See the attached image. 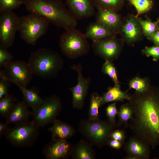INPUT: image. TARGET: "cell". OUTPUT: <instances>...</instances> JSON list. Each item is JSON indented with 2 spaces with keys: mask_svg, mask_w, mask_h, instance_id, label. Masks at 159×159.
<instances>
[{
  "mask_svg": "<svg viewBox=\"0 0 159 159\" xmlns=\"http://www.w3.org/2000/svg\"><path fill=\"white\" fill-rule=\"evenodd\" d=\"M124 41L116 36L100 41H92V47L96 54L105 61L112 62L117 58Z\"/></svg>",
  "mask_w": 159,
  "mask_h": 159,
  "instance_id": "obj_11",
  "label": "cell"
},
{
  "mask_svg": "<svg viewBox=\"0 0 159 159\" xmlns=\"http://www.w3.org/2000/svg\"><path fill=\"white\" fill-rule=\"evenodd\" d=\"M133 5L139 15L147 12L153 8V3L152 0H126Z\"/></svg>",
  "mask_w": 159,
  "mask_h": 159,
  "instance_id": "obj_29",
  "label": "cell"
},
{
  "mask_svg": "<svg viewBox=\"0 0 159 159\" xmlns=\"http://www.w3.org/2000/svg\"><path fill=\"white\" fill-rule=\"evenodd\" d=\"M0 98L8 94L10 82L4 77L0 78Z\"/></svg>",
  "mask_w": 159,
  "mask_h": 159,
  "instance_id": "obj_36",
  "label": "cell"
},
{
  "mask_svg": "<svg viewBox=\"0 0 159 159\" xmlns=\"http://www.w3.org/2000/svg\"><path fill=\"white\" fill-rule=\"evenodd\" d=\"M84 34L87 39L96 41L116 36L111 30L97 21L89 24Z\"/></svg>",
  "mask_w": 159,
  "mask_h": 159,
  "instance_id": "obj_19",
  "label": "cell"
},
{
  "mask_svg": "<svg viewBox=\"0 0 159 159\" xmlns=\"http://www.w3.org/2000/svg\"><path fill=\"white\" fill-rule=\"evenodd\" d=\"M141 25L143 34L148 39L156 31L159 29L157 21H153L148 17L145 19L138 17Z\"/></svg>",
  "mask_w": 159,
  "mask_h": 159,
  "instance_id": "obj_28",
  "label": "cell"
},
{
  "mask_svg": "<svg viewBox=\"0 0 159 159\" xmlns=\"http://www.w3.org/2000/svg\"><path fill=\"white\" fill-rule=\"evenodd\" d=\"M73 146L67 140L52 139L44 147L42 153L47 159H65L70 156Z\"/></svg>",
  "mask_w": 159,
  "mask_h": 159,
  "instance_id": "obj_14",
  "label": "cell"
},
{
  "mask_svg": "<svg viewBox=\"0 0 159 159\" xmlns=\"http://www.w3.org/2000/svg\"><path fill=\"white\" fill-rule=\"evenodd\" d=\"M110 138L125 143L126 138L125 131L123 130H114L110 135Z\"/></svg>",
  "mask_w": 159,
  "mask_h": 159,
  "instance_id": "obj_37",
  "label": "cell"
},
{
  "mask_svg": "<svg viewBox=\"0 0 159 159\" xmlns=\"http://www.w3.org/2000/svg\"><path fill=\"white\" fill-rule=\"evenodd\" d=\"M59 45L62 53L71 59L87 54L90 48L84 34L75 28L66 30L61 35Z\"/></svg>",
  "mask_w": 159,
  "mask_h": 159,
  "instance_id": "obj_5",
  "label": "cell"
},
{
  "mask_svg": "<svg viewBox=\"0 0 159 159\" xmlns=\"http://www.w3.org/2000/svg\"><path fill=\"white\" fill-rule=\"evenodd\" d=\"M62 107L60 98L52 95L44 99L39 107L32 110V120L40 127H44L56 119Z\"/></svg>",
  "mask_w": 159,
  "mask_h": 159,
  "instance_id": "obj_8",
  "label": "cell"
},
{
  "mask_svg": "<svg viewBox=\"0 0 159 159\" xmlns=\"http://www.w3.org/2000/svg\"><path fill=\"white\" fill-rule=\"evenodd\" d=\"M13 56L7 48L0 47V68H4L13 61Z\"/></svg>",
  "mask_w": 159,
  "mask_h": 159,
  "instance_id": "obj_33",
  "label": "cell"
},
{
  "mask_svg": "<svg viewBox=\"0 0 159 159\" xmlns=\"http://www.w3.org/2000/svg\"><path fill=\"white\" fill-rule=\"evenodd\" d=\"M155 45L159 46V29L155 32L149 39Z\"/></svg>",
  "mask_w": 159,
  "mask_h": 159,
  "instance_id": "obj_40",
  "label": "cell"
},
{
  "mask_svg": "<svg viewBox=\"0 0 159 159\" xmlns=\"http://www.w3.org/2000/svg\"><path fill=\"white\" fill-rule=\"evenodd\" d=\"M115 127L108 120L88 118L81 120L79 130L90 144L102 148L107 145Z\"/></svg>",
  "mask_w": 159,
  "mask_h": 159,
  "instance_id": "obj_4",
  "label": "cell"
},
{
  "mask_svg": "<svg viewBox=\"0 0 159 159\" xmlns=\"http://www.w3.org/2000/svg\"><path fill=\"white\" fill-rule=\"evenodd\" d=\"M92 145L83 139L73 146L70 156L74 159H94L95 154Z\"/></svg>",
  "mask_w": 159,
  "mask_h": 159,
  "instance_id": "obj_21",
  "label": "cell"
},
{
  "mask_svg": "<svg viewBox=\"0 0 159 159\" xmlns=\"http://www.w3.org/2000/svg\"><path fill=\"white\" fill-rule=\"evenodd\" d=\"M17 86L21 91L24 101L32 110L39 107L42 104L43 99L40 96L37 90L34 87L27 89L19 85Z\"/></svg>",
  "mask_w": 159,
  "mask_h": 159,
  "instance_id": "obj_22",
  "label": "cell"
},
{
  "mask_svg": "<svg viewBox=\"0 0 159 159\" xmlns=\"http://www.w3.org/2000/svg\"><path fill=\"white\" fill-rule=\"evenodd\" d=\"M28 107L24 101L16 102L5 117V122L8 125H16L29 121V117L32 116V112L30 111Z\"/></svg>",
  "mask_w": 159,
  "mask_h": 159,
  "instance_id": "obj_18",
  "label": "cell"
},
{
  "mask_svg": "<svg viewBox=\"0 0 159 159\" xmlns=\"http://www.w3.org/2000/svg\"><path fill=\"white\" fill-rule=\"evenodd\" d=\"M124 145L127 155L134 156L137 159H149L150 158L151 147L135 135L131 137Z\"/></svg>",
  "mask_w": 159,
  "mask_h": 159,
  "instance_id": "obj_16",
  "label": "cell"
},
{
  "mask_svg": "<svg viewBox=\"0 0 159 159\" xmlns=\"http://www.w3.org/2000/svg\"><path fill=\"white\" fill-rule=\"evenodd\" d=\"M9 125L5 122H0V138L3 135H5L9 130L10 127Z\"/></svg>",
  "mask_w": 159,
  "mask_h": 159,
  "instance_id": "obj_39",
  "label": "cell"
},
{
  "mask_svg": "<svg viewBox=\"0 0 159 159\" xmlns=\"http://www.w3.org/2000/svg\"><path fill=\"white\" fill-rule=\"evenodd\" d=\"M142 53L147 57L151 56L153 60L157 61L159 59V46L145 47L142 50Z\"/></svg>",
  "mask_w": 159,
  "mask_h": 159,
  "instance_id": "obj_35",
  "label": "cell"
},
{
  "mask_svg": "<svg viewBox=\"0 0 159 159\" xmlns=\"http://www.w3.org/2000/svg\"><path fill=\"white\" fill-rule=\"evenodd\" d=\"M133 108L129 103L122 105L118 111L119 120L117 126L119 127L124 124L125 127H127L128 121L133 119Z\"/></svg>",
  "mask_w": 159,
  "mask_h": 159,
  "instance_id": "obj_25",
  "label": "cell"
},
{
  "mask_svg": "<svg viewBox=\"0 0 159 159\" xmlns=\"http://www.w3.org/2000/svg\"><path fill=\"white\" fill-rule=\"evenodd\" d=\"M128 89H133L136 91L143 92L147 90L150 86L148 79L146 78H141L136 77L130 81Z\"/></svg>",
  "mask_w": 159,
  "mask_h": 159,
  "instance_id": "obj_30",
  "label": "cell"
},
{
  "mask_svg": "<svg viewBox=\"0 0 159 159\" xmlns=\"http://www.w3.org/2000/svg\"><path fill=\"white\" fill-rule=\"evenodd\" d=\"M26 9L47 19L65 30L74 28L77 19L71 14L63 0H23Z\"/></svg>",
  "mask_w": 159,
  "mask_h": 159,
  "instance_id": "obj_2",
  "label": "cell"
},
{
  "mask_svg": "<svg viewBox=\"0 0 159 159\" xmlns=\"http://www.w3.org/2000/svg\"><path fill=\"white\" fill-rule=\"evenodd\" d=\"M28 63L34 75L48 80L57 76L63 67L64 61L57 52L42 48L31 53Z\"/></svg>",
  "mask_w": 159,
  "mask_h": 159,
  "instance_id": "obj_3",
  "label": "cell"
},
{
  "mask_svg": "<svg viewBox=\"0 0 159 159\" xmlns=\"http://www.w3.org/2000/svg\"><path fill=\"white\" fill-rule=\"evenodd\" d=\"M17 99L8 93L0 98V114L6 117L14 107Z\"/></svg>",
  "mask_w": 159,
  "mask_h": 159,
  "instance_id": "obj_27",
  "label": "cell"
},
{
  "mask_svg": "<svg viewBox=\"0 0 159 159\" xmlns=\"http://www.w3.org/2000/svg\"><path fill=\"white\" fill-rule=\"evenodd\" d=\"M126 0H92L97 10L102 9L117 12L124 6Z\"/></svg>",
  "mask_w": 159,
  "mask_h": 159,
  "instance_id": "obj_24",
  "label": "cell"
},
{
  "mask_svg": "<svg viewBox=\"0 0 159 159\" xmlns=\"http://www.w3.org/2000/svg\"><path fill=\"white\" fill-rule=\"evenodd\" d=\"M130 96L127 93V91L124 92L121 90L119 84L115 85L112 87H109L107 91L102 96L103 105L110 102L122 101L126 100L128 101Z\"/></svg>",
  "mask_w": 159,
  "mask_h": 159,
  "instance_id": "obj_23",
  "label": "cell"
},
{
  "mask_svg": "<svg viewBox=\"0 0 159 159\" xmlns=\"http://www.w3.org/2000/svg\"><path fill=\"white\" fill-rule=\"evenodd\" d=\"M96 21L103 24L116 34L119 33L122 20L120 15L112 11L98 9L95 14Z\"/></svg>",
  "mask_w": 159,
  "mask_h": 159,
  "instance_id": "obj_17",
  "label": "cell"
},
{
  "mask_svg": "<svg viewBox=\"0 0 159 159\" xmlns=\"http://www.w3.org/2000/svg\"><path fill=\"white\" fill-rule=\"evenodd\" d=\"M39 128L33 121H28L10 127L5 136L6 140L15 147H31L38 137Z\"/></svg>",
  "mask_w": 159,
  "mask_h": 159,
  "instance_id": "obj_7",
  "label": "cell"
},
{
  "mask_svg": "<svg viewBox=\"0 0 159 159\" xmlns=\"http://www.w3.org/2000/svg\"><path fill=\"white\" fill-rule=\"evenodd\" d=\"M23 4V0H0V12L12 11Z\"/></svg>",
  "mask_w": 159,
  "mask_h": 159,
  "instance_id": "obj_32",
  "label": "cell"
},
{
  "mask_svg": "<svg viewBox=\"0 0 159 159\" xmlns=\"http://www.w3.org/2000/svg\"><path fill=\"white\" fill-rule=\"evenodd\" d=\"M138 17L129 14L122 21L119 33L124 41L130 45L134 44L142 38L143 33Z\"/></svg>",
  "mask_w": 159,
  "mask_h": 159,
  "instance_id": "obj_13",
  "label": "cell"
},
{
  "mask_svg": "<svg viewBox=\"0 0 159 159\" xmlns=\"http://www.w3.org/2000/svg\"><path fill=\"white\" fill-rule=\"evenodd\" d=\"M50 23L44 17L30 13L19 17L18 31L24 41L34 45L38 40L46 33Z\"/></svg>",
  "mask_w": 159,
  "mask_h": 159,
  "instance_id": "obj_6",
  "label": "cell"
},
{
  "mask_svg": "<svg viewBox=\"0 0 159 159\" xmlns=\"http://www.w3.org/2000/svg\"><path fill=\"white\" fill-rule=\"evenodd\" d=\"M102 70L103 73L107 74L111 78L115 85L119 84L117 72L112 62L105 61L102 65Z\"/></svg>",
  "mask_w": 159,
  "mask_h": 159,
  "instance_id": "obj_31",
  "label": "cell"
},
{
  "mask_svg": "<svg viewBox=\"0 0 159 159\" xmlns=\"http://www.w3.org/2000/svg\"><path fill=\"white\" fill-rule=\"evenodd\" d=\"M71 68L78 74L77 84L69 89L72 94V107L74 108L80 109L84 105V100L91 82V77H88L85 78L83 76L82 67L80 64L72 65Z\"/></svg>",
  "mask_w": 159,
  "mask_h": 159,
  "instance_id": "obj_12",
  "label": "cell"
},
{
  "mask_svg": "<svg viewBox=\"0 0 159 159\" xmlns=\"http://www.w3.org/2000/svg\"><path fill=\"white\" fill-rule=\"evenodd\" d=\"M19 20L13 11L0 12V47L7 48L13 45L18 30Z\"/></svg>",
  "mask_w": 159,
  "mask_h": 159,
  "instance_id": "obj_10",
  "label": "cell"
},
{
  "mask_svg": "<svg viewBox=\"0 0 159 159\" xmlns=\"http://www.w3.org/2000/svg\"><path fill=\"white\" fill-rule=\"evenodd\" d=\"M52 125L48 129L52 139L67 140L72 137L75 132L74 128L69 124L55 119Z\"/></svg>",
  "mask_w": 159,
  "mask_h": 159,
  "instance_id": "obj_20",
  "label": "cell"
},
{
  "mask_svg": "<svg viewBox=\"0 0 159 159\" xmlns=\"http://www.w3.org/2000/svg\"><path fill=\"white\" fill-rule=\"evenodd\" d=\"M124 144V143L120 141L110 138L107 142V145L113 148L118 150L122 147Z\"/></svg>",
  "mask_w": 159,
  "mask_h": 159,
  "instance_id": "obj_38",
  "label": "cell"
},
{
  "mask_svg": "<svg viewBox=\"0 0 159 159\" xmlns=\"http://www.w3.org/2000/svg\"><path fill=\"white\" fill-rule=\"evenodd\" d=\"M65 1L69 11L76 19L90 17L95 14V8L92 0Z\"/></svg>",
  "mask_w": 159,
  "mask_h": 159,
  "instance_id": "obj_15",
  "label": "cell"
},
{
  "mask_svg": "<svg viewBox=\"0 0 159 159\" xmlns=\"http://www.w3.org/2000/svg\"><path fill=\"white\" fill-rule=\"evenodd\" d=\"M102 105V96H100L97 92L92 93L90 97L88 118L90 119L100 118L99 108Z\"/></svg>",
  "mask_w": 159,
  "mask_h": 159,
  "instance_id": "obj_26",
  "label": "cell"
},
{
  "mask_svg": "<svg viewBox=\"0 0 159 159\" xmlns=\"http://www.w3.org/2000/svg\"><path fill=\"white\" fill-rule=\"evenodd\" d=\"M158 23V27L159 28V16L158 17V18L157 19V21Z\"/></svg>",
  "mask_w": 159,
  "mask_h": 159,
  "instance_id": "obj_41",
  "label": "cell"
},
{
  "mask_svg": "<svg viewBox=\"0 0 159 159\" xmlns=\"http://www.w3.org/2000/svg\"><path fill=\"white\" fill-rule=\"evenodd\" d=\"M133 112L130 127L135 134L153 149L159 145V90L150 86L135 91L128 100Z\"/></svg>",
  "mask_w": 159,
  "mask_h": 159,
  "instance_id": "obj_1",
  "label": "cell"
},
{
  "mask_svg": "<svg viewBox=\"0 0 159 159\" xmlns=\"http://www.w3.org/2000/svg\"><path fill=\"white\" fill-rule=\"evenodd\" d=\"M105 110L108 120L115 127V117L118 111L116 107V102H114L108 105L105 108Z\"/></svg>",
  "mask_w": 159,
  "mask_h": 159,
  "instance_id": "obj_34",
  "label": "cell"
},
{
  "mask_svg": "<svg viewBox=\"0 0 159 159\" xmlns=\"http://www.w3.org/2000/svg\"><path fill=\"white\" fill-rule=\"evenodd\" d=\"M33 75L28 63L21 60H13L0 70V78H5L16 85L26 87Z\"/></svg>",
  "mask_w": 159,
  "mask_h": 159,
  "instance_id": "obj_9",
  "label": "cell"
}]
</instances>
